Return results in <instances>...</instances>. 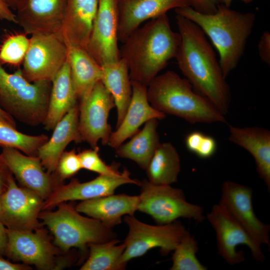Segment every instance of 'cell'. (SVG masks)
<instances>
[{
	"instance_id": "9",
	"label": "cell",
	"mask_w": 270,
	"mask_h": 270,
	"mask_svg": "<svg viewBox=\"0 0 270 270\" xmlns=\"http://www.w3.org/2000/svg\"><path fill=\"white\" fill-rule=\"evenodd\" d=\"M6 231L8 242L5 256L9 259L33 264L42 270H58L70 264L69 260H58L59 248L52 243L45 229L18 231L6 228Z\"/></svg>"
},
{
	"instance_id": "26",
	"label": "cell",
	"mask_w": 270,
	"mask_h": 270,
	"mask_svg": "<svg viewBox=\"0 0 270 270\" xmlns=\"http://www.w3.org/2000/svg\"><path fill=\"white\" fill-rule=\"evenodd\" d=\"M68 62L72 80L80 102L90 94L96 84L101 80V66L86 50L75 46H68Z\"/></svg>"
},
{
	"instance_id": "3",
	"label": "cell",
	"mask_w": 270,
	"mask_h": 270,
	"mask_svg": "<svg viewBox=\"0 0 270 270\" xmlns=\"http://www.w3.org/2000/svg\"><path fill=\"white\" fill-rule=\"evenodd\" d=\"M175 12L196 24L210 38L218 52L220 64L226 78L244 54L256 14L232 10L222 3L218 5L214 14H202L191 6L175 9Z\"/></svg>"
},
{
	"instance_id": "18",
	"label": "cell",
	"mask_w": 270,
	"mask_h": 270,
	"mask_svg": "<svg viewBox=\"0 0 270 270\" xmlns=\"http://www.w3.org/2000/svg\"><path fill=\"white\" fill-rule=\"evenodd\" d=\"M67 0H22L16 9L17 24L26 34H58Z\"/></svg>"
},
{
	"instance_id": "46",
	"label": "cell",
	"mask_w": 270,
	"mask_h": 270,
	"mask_svg": "<svg viewBox=\"0 0 270 270\" xmlns=\"http://www.w3.org/2000/svg\"><path fill=\"white\" fill-rule=\"evenodd\" d=\"M5 122V121H4Z\"/></svg>"
},
{
	"instance_id": "17",
	"label": "cell",
	"mask_w": 270,
	"mask_h": 270,
	"mask_svg": "<svg viewBox=\"0 0 270 270\" xmlns=\"http://www.w3.org/2000/svg\"><path fill=\"white\" fill-rule=\"evenodd\" d=\"M0 155L19 183L37 193L44 200L58 184L62 183L54 174L44 172L38 156L24 154L9 147H2Z\"/></svg>"
},
{
	"instance_id": "36",
	"label": "cell",
	"mask_w": 270,
	"mask_h": 270,
	"mask_svg": "<svg viewBox=\"0 0 270 270\" xmlns=\"http://www.w3.org/2000/svg\"><path fill=\"white\" fill-rule=\"evenodd\" d=\"M82 168L80 161L76 150L64 152L58 161L54 174L61 182L75 175Z\"/></svg>"
},
{
	"instance_id": "19",
	"label": "cell",
	"mask_w": 270,
	"mask_h": 270,
	"mask_svg": "<svg viewBox=\"0 0 270 270\" xmlns=\"http://www.w3.org/2000/svg\"><path fill=\"white\" fill-rule=\"evenodd\" d=\"M190 6V0H120L118 38L124 42L143 23L172 9Z\"/></svg>"
},
{
	"instance_id": "24",
	"label": "cell",
	"mask_w": 270,
	"mask_h": 270,
	"mask_svg": "<svg viewBox=\"0 0 270 270\" xmlns=\"http://www.w3.org/2000/svg\"><path fill=\"white\" fill-rule=\"evenodd\" d=\"M228 140L248 150L253 156L256 171L270 189V132L260 127L229 126Z\"/></svg>"
},
{
	"instance_id": "1",
	"label": "cell",
	"mask_w": 270,
	"mask_h": 270,
	"mask_svg": "<svg viewBox=\"0 0 270 270\" xmlns=\"http://www.w3.org/2000/svg\"><path fill=\"white\" fill-rule=\"evenodd\" d=\"M176 19L180 36L176 56L179 68L194 89L225 115L231 93L213 47L194 22L178 14Z\"/></svg>"
},
{
	"instance_id": "10",
	"label": "cell",
	"mask_w": 270,
	"mask_h": 270,
	"mask_svg": "<svg viewBox=\"0 0 270 270\" xmlns=\"http://www.w3.org/2000/svg\"><path fill=\"white\" fill-rule=\"evenodd\" d=\"M68 48L56 34L31 35L22 72L30 82L53 80L66 62Z\"/></svg>"
},
{
	"instance_id": "31",
	"label": "cell",
	"mask_w": 270,
	"mask_h": 270,
	"mask_svg": "<svg viewBox=\"0 0 270 270\" xmlns=\"http://www.w3.org/2000/svg\"><path fill=\"white\" fill-rule=\"evenodd\" d=\"M48 139L44 134L31 136L22 133L0 118V146L16 148L24 154L37 156L40 147Z\"/></svg>"
},
{
	"instance_id": "45",
	"label": "cell",
	"mask_w": 270,
	"mask_h": 270,
	"mask_svg": "<svg viewBox=\"0 0 270 270\" xmlns=\"http://www.w3.org/2000/svg\"><path fill=\"white\" fill-rule=\"evenodd\" d=\"M232 0H222V3L225 6L230 7ZM253 0H241L243 2L246 4L252 2Z\"/></svg>"
},
{
	"instance_id": "42",
	"label": "cell",
	"mask_w": 270,
	"mask_h": 270,
	"mask_svg": "<svg viewBox=\"0 0 270 270\" xmlns=\"http://www.w3.org/2000/svg\"><path fill=\"white\" fill-rule=\"evenodd\" d=\"M8 242L6 228L0 221V256H5Z\"/></svg>"
},
{
	"instance_id": "39",
	"label": "cell",
	"mask_w": 270,
	"mask_h": 270,
	"mask_svg": "<svg viewBox=\"0 0 270 270\" xmlns=\"http://www.w3.org/2000/svg\"><path fill=\"white\" fill-rule=\"evenodd\" d=\"M13 174L0 155V198L6 190Z\"/></svg>"
},
{
	"instance_id": "23",
	"label": "cell",
	"mask_w": 270,
	"mask_h": 270,
	"mask_svg": "<svg viewBox=\"0 0 270 270\" xmlns=\"http://www.w3.org/2000/svg\"><path fill=\"white\" fill-rule=\"evenodd\" d=\"M138 196L114 194L82 200L75 208L112 228L121 222L123 216L134 214L138 210Z\"/></svg>"
},
{
	"instance_id": "8",
	"label": "cell",
	"mask_w": 270,
	"mask_h": 270,
	"mask_svg": "<svg viewBox=\"0 0 270 270\" xmlns=\"http://www.w3.org/2000/svg\"><path fill=\"white\" fill-rule=\"evenodd\" d=\"M124 221L128 227L122 257V262L126 265L129 260L142 256L154 248H159L163 255L168 254L188 232L177 220L154 226L139 220L134 215H126Z\"/></svg>"
},
{
	"instance_id": "29",
	"label": "cell",
	"mask_w": 270,
	"mask_h": 270,
	"mask_svg": "<svg viewBox=\"0 0 270 270\" xmlns=\"http://www.w3.org/2000/svg\"><path fill=\"white\" fill-rule=\"evenodd\" d=\"M180 159L170 142L160 143L145 170L148 180L158 184L171 185L178 180Z\"/></svg>"
},
{
	"instance_id": "21",
	"label": "cell",
	"mask_w": 270,
	"mask_h": 270,
	"mask_svg": "<svg viewBox=\"0 0 270 270\" xmlns=\"http://www.w3.org/2000/svg\"><path fill=\"white\" fill-rule=\"evenodd\" d=\"M132 96L126 114L120 124L112 132L108 144L116 148L128 138L132 136L139 128L147 121L164 119L166 114L150 104L147 97V86L132 82Z\"/></svg>"
},
{
	"instance_id": "30",
	"label": "cell",
	"mask_w": 270,
	"mask_h": 270,
	"mask_svg": "<svg viewBox=\"0 0 270 270\" xmlns=\"http://www.w3.org/2000/svg\"><path fill=\"white\" fill-rule=\"evenodd\" d=\"M116 238L102 242L92 243L88 245L90 254L80 270H121L126 265L122 262L125 249L123 242Z\"/></svg>"
},
{
	"instance_id": "35",
	"label": "cell",
	"mask_w": 270,
	"mask_h": 270,
	"mask_svg": "<svg viewBox=\"0 0 270 270\" xmlns=\"http://www.w3.org/2000/svg\"><path fill=\"white\" fill-rule=\"evenodd\" d=\"M99 148L82 150L78 154L82 168L87 170L99 174L116 175L121 174L116 165H108L100 158Z\"/></svg>"
},
{
	"instance_id": "12",
	"label": "cell",
	"mask_w": 270,
	"mask_h": 270,
	"mask_svg": "<svg viewBox=\"0 0 270 270\" xmlns=\"http://www.w3.org/2000/svg\"><path fill=\"white\" fill-rule=\"evenodd\" d=\"M44 202L34 191L19 187L13 176L0 198V221L10 230H34L40 226L38 216Z\"/></svg>"
},
{
	"instance_id": "38",
	"label": "cell",
	"mask_w": 270,
	"mask_h": 270,
	"mask_svg": "<svg viewBox=\"0 0 270 270\" xmlns=\"http://www.w3.org/2000/svg\"><path fill=\"white\" fill-rule=\"evenodd\" d=\"M259 56L262 62L270 64V33L266 30L262 34L258 43Z\"/></svg>"
},
{
	"instance_id": "4",
	"label": "cell",
	"mask_w": 270,
	"mask_h": 270,
	"mask_svg": "<svg viewBox=\"0 0 270 270\" xmlns=\"http://www.w3.org/2000/svg\"><path fill=\"white\" fill-rule=\"evenodd\" d=\"M147 97L156 110L190 124L226 123V118L208 100L197 92L189 81L168 70L157 75L147 86Z\"/></svg>"
},
{
	"instance_id": "16",
	"label": "cell",
	"mask_w": 270,
	"mask_h": 270,
	"mask_svg": "<svg viewBox=\"0 0 270 270\" xmlns=\"http://www.w3.org/2000/svg\"><path fill=\"white\" fill-rule=\"evenodd\" d=\"M126 184L140 186L141 182L132 178L126 169L119 174H99L94 180L84 182L72 178L68 184L60 183L54 188L44 200L42 210L50 209L66 201H82L112 194L119 186Z\"/></svg>"
},
{
	"instance_id": "27",
	"label": "cell",
	"mask_w": 270,
	"mask_h": 270,
	"mask_svg": "<svg viewBox=\"0 0 270 270\" xmlns=\"http://www.w3.org/2000/svg\"><path fill=\"white\" fill-rule=\"evenodd\" d=\"M101 81L112 96L117 109L116 128L122 122L132 96V82L128 66L122 58L101 66Z\"/></svg>"
},
{
	"instance_id": "43",
	"label": "cell",
	"mask_w": 270,
	"mask_h": 270,
	"mask_svg": "<svg viewBox=\"0 0 270 270\" xmlns=\"http://www.w3.org/2000/svg\"><path fill=\"white\" fill-rule=\"evenodd\" d=\"M0 118H2L4 121H5L8 124L16 128V122L10 114L6 112L0 106Z\"/></svg>"
},
{
	"instance_id": "7",
	"label": "cell",
	"mask_w": 270,
	"mask_h": 270,
	"mask_svg": "<svg viewBox=\"0 0 270 270\" xmlns=\"http://www.w3.org/2000/svg\"><path fill=\"white\" fill-rule=\"evenodd\" d=\"M138 210L152 216L158 224L172 222L180 218L198 222L204 220L202 208L186 200L183 190L171 185L141 182Z\"/></svg>"
},
{
	"instance_id": "2",
	"label": "cell",
	"mask_w": 270,
	"mask_h": 270,
	"mask_svg": "<svg viewBox=\"0 0 270 270\" xmlns=\"http://www.w3.org/2000/svg\"><path fill=\"white\" fill-rule=\"evenodd\" d=\"M180 34L172 28L166 14L147 21L122 42L120 58L126 62L132 82L148 86L176 58Z\"/></svg>"
},
{
	"instance_id": "22",
	"label": "cell",
	"mask_w": 270,
	"mask_h": 270,
	"mask_svg": "<svg viewBox=\"0 0 270 270\" xmlns=\"http://www.w3.org/2000/svg\"><path fill=\"white\" fill-rule=\"evenodd\" d=\"M79 114L78 103L57 123L50 138L39 148L37 156L48 172H54L60 156L70 142H83L79 129Z\"/></svg>"
},
{
	"instance_id": "11",
	"label": "cell",
	"mask_w": 270,
	"mask_h": 270,
	"mask_svg": "<svg viewBox=\"0 0 270 270\" xmlns=\"http://www.w3.org/2000/svg\"><path fill=\"white\" fill-rule=\"evenodd\" d=\"M206 217L216 233L218 253L228 264L233 266L245 260L244 252L237 250L240 245L248 247L255 260H264L261 245L221 205L214 204Z\"/></svg>"
},
{
	"instance_id": "15",
	"label": "cell",
	"mask_w": 270,
	"mask_h": 270,
	"mask_svg": "<svg viewBox=\"0 0 270 270\" xmlns=\"http://www.w3.org/2000/svg\"><path fill=\"white\" fill-rule=\"evenodd\" d=\"M252 189L227 180L224 182L219 202L230 216L261 246H270V225L257 217L252 204Z\"/></svg>"
},
{
	"instance_id": "14",
	"label": "cell",
	"mask_w": 270,
	"mask_h": 270,
	"mask_svg": "<svg viewBox=\"0 0 270 270\" xmlns=\"http://www.w3.org/2000/svg\"><path fill=\"white\" fill-rule=\"evenodd\" d=\"M120 0H98L86 50L101 66L120 58L118 46Z\"/></svg>"
},
{
	"instance_id": "44",
	"label": "cell",
	"mask_w": 270,
	"mask_h": 270,
	"mask_svg": "<svg viewBox=\"0 0 270 270\" xmlns=\"http://www.w3.org/2000/svg\"><path fill=\"white\" fill-rule=\"evenodd\" d=\"M4 2L10 8L16 10L18 6L22 0H3Z\"/></svg>"
},
{
	"instance_id": "34",
	"label": "cell",
	"mask_w": 270,
	"mask_h": 270,
	"mask_svg": "<svg viewBox=\"0 0 270 270\" xmlns=\"http://www.w3.org/2000/svg\"><path fill=\"white\" fill-rule=\"evenodd\" d=\"M184 142L190 152L202 158L212 157L217 149L216 140L199 131H194L188 134Z\"/></svg>"
},
{
	"instance_id": "28",
	"label": "cell",
	"mask_w": 270,
	"mask_h": 270,
	"mask_svg": "<svg viewBox=\"0 0 270 270\" xmlns=\"http://www.w3.org/2000/svg\"><path fill=\"white\" fill-rule=\"evenodd\" d=\"M158 120L153 118L145 122L143 128L134 134L131 140L115 148L116 155L133 160L140 168L146 170L160 143L157 132Z\"/></svg>"
},
{
	"instance_id": "6",
	"label": "cell",
	"mask_w": 270,
	"mask_h": 270,
	"mask_svg": "<svg viewBox=\"0 0 270 270\" xmlns=\"http://www.w3.org/2000/svg\"><path fill=\"white\" fill-rule=\"evenodd\" d=\"M57 206L54 212H40L38 218L53 235L54 243L59 249L67 252L77 248L84 250L90 244L116 238L112 228L82 216L71 205L64 202Z\"/></svg>"
},
{
	"instance_id": "13",
	"label": "cell",
	"mask_w": 270,
	"mask_h": 270,
	"mask_svg": "<svg viewBox=\"0 0 270 270\" xmlns=\"http://www.w3.org/2000/svg\"><path fill=\"white\" fill-rule=\"evenodd\" d=\"M78 104L79 129L83 142H87L92 148L98 146L100 140L102 144H108L112 132L108 117L116 104L112 96L101 80Z\"/></svg>"
},
{
	"instance_id": "37",
	"label": "cell",
	"mask_w": 270,
	"mask_h": 270,
	"mask_svg": "<svg viewBox=\"0 0 270 270\" xmlns=\"http://www.w3.org/2000/svg\"><path fill=\"white\" fill-rule=\"evenodd\" d=\"M190 6L195 10L206 14H214L222 0H190Z\"/></svg>"
},
{
	"instance_id": "5",
	"label": "cell",
	"mask_w": 270,
	"mask_h": 270,
	"mask_svg": "<svg viewBox=\"0 0 270 270\" xmlns=\"http://www.w3.org/2000/svg\"><path fill=\"white\" fill-rule=\"evenodd\" d=\"M51 88V82H30L22 70L10 74L0 63V106L25 124L32 126L44 124Z\"/></svg>"
},
{
	"instance_id": "33",
	"label": "cell",
	"mask_w": 270,
	"mask_h": 270,
	"mask_svg": "<svg viewBox=\"0 0 270 270\" xmlns=\"http://www.w3.org/2000/svg\"><path fill=\"white\" fill-rule=\"evenodd\" d=\"M30 44L26 34H18L8 37L0 48V63L12 66L22 64Z\"/></svg>"
},
{
	"instance_id": "25",
	"label": "cell",
	"mask_w": 270,
	"mask_h": 270,
	"mask_svg": "<svg viewBox=\"0 0 270 270\" xmlns=\"http://www.w3.org/2000/svg\"><path fill=\"white\" fill-rule=\"evenodd\" d=\"M78 98L66 60L52 81L47 114L44 124L46 130H53L62 117L77 104Z\"/></svg>"
},
{
	"instance_id": "32",
	"label": "cell",
	"mask_w": 270,
	"mask_h": 270,
	"mask_svg": "<svg viewBox=\"0 0 270 270\" xmlns=\"http://www.w3.org/2000/svg\"><path fill=\"white\" fill-rule=\"evenodd\" d=\"M198 244L188 231L174 249L171 270H206L196 256Z\"/></svg>"
},
{
	"instance_id": "20",
	"label": "cell",
	"mask_w": 270,
	"mask_h": 270,
	"mask_svg": "<svg viewBox=\"0 0 270 270\" xmlns=\"http://www.w3.org/2000/svg\"><path fill=\"white\" fill-rule=\"evenodd\" d=\"M98 0H67L57 34L67 46L86 50L98 8Z\"/></svg>"
},
{
	"instance_id": "41",
	"label": "cell",
	"mask_w": 270,
	"mask_h": 270,
	"mask_svg": "<svg viewBox=\"0 0 270 270\" xmlns=\"http://www.w3.org/2000/svg\"><path fill=\"white\" fill-rule=\"evenodd\" d=\"M0 18L17 24L16 14L3 0H0Z\"/></svg>"
},
{
	"instance_id": "40",
	"label": "cell",
	"mask_w": 270,
	"mask_h": 270,
	"mask_svg": "<svg viewBox=\"0 0 270 270\" xmlns=\"http://www.w3.org/2000/svg\"><path fill=\"white\" fill-rule=\"evenodd\" d=\"M32 268L25 264H16L4 259L0 256V270H30Z\"/></svg>"
}]
</instances>
